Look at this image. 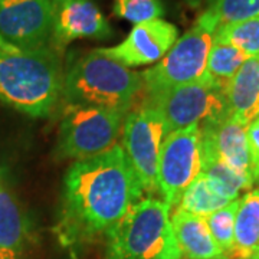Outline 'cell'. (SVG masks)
<instances>
[{
  "mask_svg": "<svg viewBox=\"0 0 259 259\" xmlns=\"http://www.w3.org/2000/svg\"><path fill=\"white\" fill-rule=\"evenodd\" d=\"M177 28L163 19H153L136 25L128 36L111 48L95 49L101 55L124 66H143L157 64L177 40Z\"/></svg>",
  "mask_w": 259,
  "mask_h": 259,
  "instance_id": "cell-11",
  "label": "cell"
},
{
  "mask_svg": "<svg viewBox=\"0 0 259 259\" xmlns=\"http://www.w3.org/2000/svg\"><path fill=\"white\" fill-rule=\"evenodd\" d=\"M202 173L213 192L228 199L229 202L239 199V194L242 192H248L253 185L252 177L235 171L216 157L202 160Z\"/></svg>",
  "mask_w": 259,
  "mask_h": 259,
  "instance_id": "cell-18",
  "label": "cell"
},
{
  "mask_svg": "<svg viewBox=\"0 0 259 259\" xmlns=\"http://www.w3.org/2000/svg\"><path fill=\"white\" fill-rule=\"evenodd\" d=\"M218 29L214 19L204 10L194 26L179 37L157 64L141 72L148 98L171 88L199 81L206 74L207 58Z\"/></svg>",
  "mask_w": 259,
  "mask_h": 259,
  "instance_id": "cell-5",
  "label": "cell"
},
{
  "mask_svg": "<svg viewBox=\"0 0 259 259\" xmlns=\"http://www.w3.org/2000/svg\"><path fill=\"white\" fill-rule=\"evenodd\" d=\"M248 59V56L241 52L238 48L232 47L229 44L213 40L206 74L212 78L213 81L226 88L228 82L233 78V75L239 71L242 64Z\"/></svg>",
  "mask_w": 259,
  "mask_h": 259,
  "instance_id": "cell-21",
  "label": "cell"
},
{
  "mask_svg": "<svg viewBox=\"0 0 259 259\" xmlns=\"http://www.w3.org/2000/svg\"><path fill=\"white\" fill-rule=\"evenodd\" d=\"M246 140L253 183H259V115L246 127Z\"/></svg>",
  "mask_w": 259,
  "mask_h": 259,
  "instance_id": "cell-25",
  "label": "cell"
},
{
  "mask_svg": "<svg viewBox=\"0 0 259 259\" xmlns=\"http://www.w3.org/2000/svg\"><path fill=\"white\" fill-rule=\"evenodd\" d=\"M202 173L200 125L171 131L163 143L157 170L161 199L175 209L187 186Z\"/></svg>",
  "mask_w": 259,
  "mask_h": 259,
  "instance_id": "cell-9",
  "label": "cell"
},
{
  "mask_svg": "<svg viewBox=\"0 0 259 259\" xmlns=\"http://www.w3.org/2000/svg\"><path fill=\"white\" fill-rule=\"evenodd\" d=\"M64 71L54 48L0 51V102L33 118L49 117L62 97Z\"/></svg>",
  "mask_w": 259,
  "mask_h": 259,
  "instance_id": "cell-2",
  "label": "cell"
},
{
  "mask_svg": "<svg viewBox=\"0 0 259 259\" xmlns=\"http://www.w3.org/2000/svg\"><path fill=\"white\" fill-rule=\"evenodd\" d=\"M127 111L69 105L58 134L56 153L62 158L93 157L118 144Z\"/></svg>",
  "mask_w": 259,
  "mask_h": 259,
  "instance_id": "cell-6",
  "label": "cell"
},
{
  "mask_svg": "<svg viewBox=\"0 0 259 259\" xmlns=\"http://www.w3.org/2000/svg\"><path fill=\"white\" fill-rule=\"evenodd\" d=\"M163 199H140L107 233L105 259H182Z\"/></svg>",
  "mask_w": 259,
  "mask_h": 259,
  "instance_id": "cell-4",
  "label": "cell"
},
{
  "mask_svg": "<svg viewBox=\"0 0 259 259\" xmlns=\"http://www.w3.org/2000/svg\"><path fill=\"white\" fill-rule=\"evenodd\" d=\"M163 13L164 8L160 0H114V15L134 25L160 19Z\"/></svg>",
  "mask_w": 259,
  "mask_h": 259,
  "instance_id": "cell-24",
  "label": "cell"
},
{
  "mask_svg": "<svg viewBox=\"0 0 259 259\" xmlns=\"http://www.w3.org/2000/svg\"><path fill=\"white\" fill-rule=\"evenodd\" d=\"M168 134L170 128L164 117L151 105L144 104L125 117L122 148L143 193H158V158Z\"/></svg>",
  "mask_w": 259,
  "mask_h": 259,
  "instance_id": "cell-8",
  "label": "cell"
},
{
  "mask_svg": "<svg viewBox=\"0 0 259 259\" xmlns=\"http://www.w3.org/2000/svg\"><path fill=\"white\" fill-rule=\"evenodd\" d=\"M0 35L22 51L48 47L52 36V0L2 2Z\"/></svg>",
  "mask_w": 259,
  "mask_h": 259,
  "instance_id": "cell-10",
  "label": "cell"
},
{
  "mask_svg": "<svg viewBox=\"0 0 259 259\" xmlns=\"http://www.w3.org/2000/svg\"><path fill=\"white\" fill-rule=\"evenodd\" d=\"M206 12L214 19L219 28L225 23L258 18L259 0H213Z\"/></svg>",
  "mask_w": 259,
  "mask_h": 259,
  "instance_id": "cell-23",
  "label": "cell"
},
{
  "mask_svg": "<svg viewBox=\"0 0 259 259\" xmlns=\"http://www.w3.org/2000/svg\"><path fill=\"white\" fill-rule=\"evenodd\" d=\"M228 259H259V189L239 199L235 218V238Z\"/></svg>",
  "mask_w": 259,
  "mask_h": 259,
  "instance_id": "cell-16",
  "label": "cell"
},
{
  "mask_svg": "<svg viewBox=\"0 0 259 259\" xmlns=\"http://www.w3.org/2000/svg\"><path fill=\"white\" fill-rule=\"evenodd\" d=\"M229 203L231 202L228 199L213 192L203 173H200L187 186L175 209L206 218L207 214L222 209Z\"/></svg>",
  "mask_w": 259,
  "mask_h": 259,
  "instance_id": "cell-19",
  "label": "cell"
},
{
  "mask_svg": "<svg viewBox=\"0 0 259 259\" xmlns=\"http://www.w3.org/2000/svg\"><path fill=\"white\" fill-rule=\"evenodd\" d=\"M112 29L93 0H52V36L55 51L62 52L75 39H107Z\"/></svg>",
  "mask_w": 259,
  "mask_h": 259,
  "instance_id": "cell-12",
  "label": "cell"
},
{
  "mask_svg": "<svg viewBox=\"0 0 259 259\" xmlns=\"http://www.w3.org/2000/svg\"><path fill=\"white\" fill-rule=\"evenodd\" d=\"M170 221L182 256L186 259H213L225 255L203 216L173 209Z\"/></svg>",
  "mask_w": 259,
  "mask_h": 259,
  "instance_id": "cell-15",
  "label": "cell"
},
{
  "mask_svg": "<svg viewBox=\"0 0 259 259\" xmlns=\"http://www.w3.org/2000/svg\"><path fill=\"white\" fill-rule=\"evenodd\" d=\"M2 2H6V0H0V3H2Z\"/></svg>",
  "mask_w": 259,
  "mask_h": 259,
  "instance_id": "cell-28",
  "label": "cell"
},
{
  "mask_svg": "<svg viewBox=\"0 0 259 259\" xmlns=\"http://www.w3.org/2000/svg\"><path fill=\"white\" fill-rule=\"evenodd\" d=\"M143 90V76L120 62L93 52L81 56L64 74L62 97L69 105L130 112Z\"/></svg>",
  "mask_w": 259,
  "mask_h": 259,
  "instance_id": "cell-3",
  "label": "cell"
},
{
  "mask_svg": "<svg viewBox=\"0 0 259 259\" xmlns=\"http://www.w3.org/2000/svg\"><path fill=\"white\" fill-rule=\"evenodd\" d=\"M143 190L121 144L93 157L76 160L64 177L56 233L76 249L107 235L141 199Z\"/></svg>",
  "mask_w": 259,
  "mask_h": 259,
  "instance_id": "cell-1",
  "label": "cell"
},
{
  "mask_svg": "<svg viewBox=\"0 0 259 259\" xmlns=\"http://www.w3.org/2000/svg\"><path fill=\"white\" fill-rule=\"evenodd\" d=\"M225 90V87L204 74L199 81L148 98L146 104L161 112L171 133L229 117Z\"/></svg>",
  "mask_w": 259,
  "mask_h": 259,
  "instance_id": "cell-7",
  "label": "cell"
},
{
  "mask_svg": "<svg viewBox=\"0 0 259 259\" xmlns=\"http://www.w3.org/2000/svg\"><path fill=\"white\" fill-rule=\"evenodd\" d=\"M202 160L216 157L235 171L252 177L246 127L231 117L200 125Z\"/></svg>",
  "mask_w": 259,
  "mask_h": 259,
  "instance_id": "cell-13",
  "label": "cell"
},
{
  "mask_svg": "<svg viewBox=\"0 0 259 259\" xmlns=\"http://www.w3.org/2000/svg\"><path fill=\"white\" fill-rule=\"evenodd\" d=\"M239 207V199L233 200L225 207L216 212L207 214L204 219L209 226L216 243L221 246L223 253L231 252L233 248V238H235V218Z\"/></svg>",
  "mask_w": 259,
  "mask_h": 259,
  "instance_id": "cell-22",
  "label": "cell"
},
{
  "mask_svg": "<svg viewBox=\"0 0 259 259\" xmlns=\"http://www.w3.org/2000/svg\"><path fill=\"white\" fill-rule=\"evenodd\" d=\"M213 40L238 48L248 58H259V16L221 25Z\"/></svg>",
  "mask_w": 259,
  "mask_h": 259,
  "instance_id": "cell-20",
  "label": "cell"
},
{
  "mask_svg": "<svg viewBox=\"0 0 259 259\" xmlns=\"http://www.w3.org/2000/svg\"><path fill=\"white\" fill-rule=\"evenodd\" d=\"M213 259H228V256H226V255H222V256H219V258H213Z\"/></svg>",
  "mask_w": 259,
  "mask_h": 259,
  "instance_id": "cell-27",
  "label": "cell"
},
{
  "mask_svg": "<svg viewBox=\"0 0 259 259\" xmlns=\"http://www.w3.org/2000/svg\"><path fill=\"white\" fill-rule=\"evenodd\" d=\"M190 2H192V0H190Z\"/></svg>",
  "mask_w": 259,
  "mask_h": 259,
  "instance_id": "cell-29",
  "label": "cell"
},
{
  "mask_svg": "<svg viewBox=\"0 0 259 259\" xmlns=\"http://www.w3.org/2000/svg\"><path fill=\"white\" fill-rule=\"evenodd\" d=\"M26 235V221L18 202L0 183V259L23 258Z\"/></svg>",
  "mask_w": 259,
  "mask_h": 259,
  "instance_id": "cell-17",
  "label": "cell"
},
{
  "mask_svg": "<svg viewBox=\"0 0 259 259\" xmlns=\"http://www.w3.org/2000/svg\"><path fill=\"white\" fill-rule=\"evenodd\" d=\"M0 51H2V52H16V51H20V49H18L16 47H13V45H10L9 42L0 35Z\"/></svg>",
  "mask_w": 259,
  "mask_h": 259,
  "instance_id": "cell-26",
  "label": "cell"
},
{
  "mask_svg": "<svg viewBox=\"0 0 259 259\" xmlns=\"http://www.w3.org/2000/svg\"><path fill=\"white\" fill-rule=\"evenodd\" d=\"M228 114L248 127L259 115V58H248L225 90Z\"/></svg>",
  "mask_w": 259,
  "mask_h": 259,
  "instance_id": "cell-14",
  "label": "cell"
}]
</instances>
